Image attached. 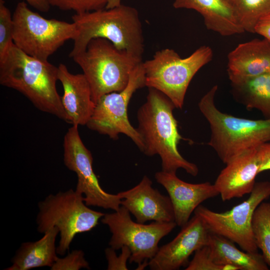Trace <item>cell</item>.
Segmentation results:
<instances>
[{
  "label": "cell",
  "instance_id": "30",
  "mask_svg": "<svg viewBox=\"0 0 270 270\" xmlns=\"http://www.w3.org/2000/svg\"><path fill=\"white\" fill-rule=\"evenodd\" d=\"M260 166L258 174L270 170V142L264 143L257 148Z\"/></svg>",
  "mask_w": 270,
  "mask_h": 270
},
{
  "label": "cell",
  "instance_id": "12",
  "mask_svg": "<svg viewBox=\"0 0 270 270\" xmlns=\"http://www.w3.org/2000/svg\"><path fill=\"white\" fill-rule=\"evenodd\" d=\"M78 126L72 125L64 140V162L78 178L76 190L82 194L88 206L100 207L114 211L119 209L122 199L117 194L104 191L92 168L93 158L80 136Z\"/></svg>",
  "mask_w": 270,
  "mask_h": 270
},
{
  "label": "cell",
  "instance_id": "5",
  "mask_svg": "<svg viewBox=\"0 0 270 270\" xmlns=\"http://www.w3.org/2000/svg\"><path fill=\"white\" fill-rule=\"evenodd\" d=\"M82 68L95 104L104 94L124 88L142 57L117 48L102 38L92 40L85 50L72 58Z\"/></svg>",
  "mask_w": 270,
  "mask_h": 270
},
{
  "label": "cell",
  "instance_id": "3",
  "mask_svg": "<svg viewBox=\"0 0 270 270\" xmlns=\"http://www.w3.org/2000/svg\"><path fill=\"white\" fill-rule=\"evenodd\" d=\"M77 34L70 56L83 52L92 39L102 38L110 41L118 50L142 57L144 38L138 10L122 4L81 14L72 17Z\"/></svg>",
  "mask_w": 270,
  "mask_h": 270
},
{
  "label": "cell",
  "instance_id": "1",
  "mask_svg": "<svg viewBox=\"0 0 270 270\" xmlns=\"http://www.w3.org/2000/svg\"><path fill=\"white\" fill-rule=\"evenodd\" d=\"M176 108L171 100L160 91L148 88L146 102L137 112L136 128L144 146L143 153L149 156L158 154L162 170L176 173L179 168L196 176L197 166L186 160L178 147L183 137L179 133L173 114Z\"/></svg>",
  "mask_w": 270,
  "mask_h": 270
},
{
  "label": "cell",
  "instance_id": "27",
  "mask_svg": "<svg viewBox=\"0 0 270 270\" xmlns=\"http://www.w3.org/2000/svg\"><path fill=\"white\" fill-rule=\"evenodd\" d=\"M108 0H50L51 6L81 14L105 8Z\"/></svg>",
  "mask_w": 270,
  "mask_h": 270
},
{
  "label": "cell",
  "instance_id": "28",
  "mask_svg": "<svg viewBox=\"0 0 270 270\" xmlns=\"http://www.w3.org/2000/svg\"><path fill=\"white\" fill-rule=\"evenodd\" d=\"M81 268L90 270V267L84 258V252L80 250L68 252L66 256L62 258L57 257L50 268L51 270H79Z\"/></svg>",
  "mask_w": 270,
  "mask_h": 270
},
{
  "label": "cell",
  "instance_id": "13",
  "mask_svg": "<svg viewBox=\"0 0 270 270\" xmlns=\"http://www.w3.org/2000/svg\"><path fill=\"white\" fill-rule=\"evenodd\" d=\"M210 234L202 219L194 214L172 241L159 248L148 261L150 269L176 270L188 265L190 255L208 244Z\"/></svg>",
  "mask_w": 270,
  "mask_h": 270
},
{
  "label": "cell",
  "instance_id": "14",
  "mask_svg": "<svg viewBox=\"0 0 270 270\" xmlns=\"http://www.w3.org/2000/svg\"><path fill=\"white\" fill-rule=\"evenodd\" d=\"M156 182L167 191L172 202L177 226H183L192 214L204 201L219 195L210 182L190 184L179 178L175 172L161 170L155 174Z\"/></svg>",
  "mask_w": 270,
  "mask_h": 270
},
{
  "label": "cell",
  "instance_id": "9",
  "mask_svg": "<svg viewBox=\"0 0 270 270\" xmlns=\"http://www.w3.org/2000/svg\"><path fill=\"white\" fill-rule=\"evenodd\" d=\"M101 222L112 234L110 247L118 250L127 246L131 252L129 262L138 265L155 256L160 240L177 226L175 222H154L148 224L134 222L128 210L122 205L114 212L104 214Z\"/></svg>",
  "mask_w": 270,
  "mask_h": 270
},
{
  "label": "cell",
  "instance_id": "23",
  "mask_svg": "<svg viewBox=\"0 0 270 270\" xmlns=\"http://www.w3.org/2000/svg\"><path fill=\"white\" fill-rule=\"evenodd\" d=\"M252 229L257 247L270 266V202H262L256 208L253 216Z\"/></svg>",
  "mask_w": 270,
  "mask_h": 270
},
{
  "label": "cell",
  "instance_id": "26",
  "mask_svg": "<svg viewBox=\"0 0 270 270\" xmlns=\"http://www.w3.org/2000/svg\"><path fill=\"white\" fill-rule=\"evenodd\" d=\"M186 270H238L231 265L216 264L211 255L208 245L202 246L194 252V255L188 262Z\"/></svg>",
  "mask_w": 270,
  "mask_h": 270
},
{
  "label": "cell",
  "instance_id": "22",
  "mask_svg": "<svg viewBox=\"0 0 270 270\" xmlns=\"http://www.w3.org/2000/svg\"><path fill=\"white\" fill-rule=\"evenodd\" d=\"M232 94L248 109L256 108L270 118V73L230 80Z\"/></svg>",
  "mask_w": 270,
  "mask_h": 270
},
{
  "label": "cell",
  "instance_id": "31",
  "mask_svg": "<svg viewBox=\"0 0 270 270\" xmlns=\"http://www.w3.org/2000/svg\"><path fill=\"white\" fill-rule=\"evenodd\" d=\"M254 33L270 42V12L258 20L254 28Z\"/></svg>",
  "mask_w": 270,
  "mask_h": 270
},
{
  "label": "cell",
  "instance_id": "29",
  "mask_svg": "<svg viewBox=\"0 0 270 270\" xmlns=\"http://www.w3.org/2000/svg\"><path fill=\"white\" fill-rule=\"evenodd\" d=\"M122 252L118 256L115 250L112 248L105 249L104 252L108 262V270H128L126 262L131 256L130 250L126 246L121 248Z\"/></svg>",
  "mask_w": 270,
  "mask_h": 270
},
{
  "label": "cell",
  "instance_id": "20",
  "mask_svg": "<svg viewBox=\"0 0 270 270\" xmlns=\"http://www.w3.org/2000/svg\"><path fill=\"white\" fill-rule=\"evenodd\" d=\"M59 230L52 227L35 242H23L12 259L6 270H28L36 268H51L56 258V242Z\"/></svg>",
  "mask_w": 270,
  "mask_h": 270
},
{
  "label": "cell",
  "instance_id": "18",
  "mask_svg": "<svg viewBox=\"0 0 270 270\" xmlns=\"http://www.w3.org/2000/svg\"><path fill=\"white\" fill-rule=\"evenodd\" d=\"M230 80L256 76L270 71V42L254 39L239 44L228 56Z\"/></svg>",
  "mask_w": 270,
  "mask_h": 270
},
{
  "label": "cell",
  "instance_id": "4",
  "mask_svg": "<svg viewBox=\"0 0 270 270\" xmlns=\"http://www.w3.org/2000/svg\"><path fill=\"white\" fill-rule=\"evenodd\" d=\"M217 90L218 86H213L198 105L210 126L208 144L226 164L242 152L270 141V118L254 120L222 112L214 104Z\"/></svg>",
  "mask_w": 270,
  "mask_h": 270
},
{
  "label": "cell",
  "instance_id": "8",
  "mask_svg": "<svg viewBox=\"0 0 270 270\" xmlns=\"http://www.w3.org/2000/svg\"><path fill=\"white\" fill-rule=\"evenodd\" d=\"M14 45L34 58L48 60L64 42L77 34L75 24L56 19H47L18 2L12 14Z\"/></svg>",
  "mask_w": 270,
  "mask_h": 270
},
{
  "label": "cell",
  "instance_id": "35",
  "mask_svg": "<svg viewBox=\"0 0 270 270\" xmlns=\"http://www.w3.org/2000/svg\"><path fill=\"white\" fill-rule=\"evenodd\" d=\"M269 72L270 73V72Z\"/></svg>",
  "mask_w": 270,
  "mask_h": 270
},
{
  "label": "cell",
  "instance_id": "25",
  "mask_svg": "<svg viewBox=\"0 0 270 270\" xmlns=\"http://www.w3.org/2000/svg\"><path fill=\"white\" fill-rule=\"evenodd\" d=\"M14 24L12 15L6 6L4 0H0V58L14 44Z\"/></svg>",
  "mask_w": 270,
  "mask_h": 270
},
{
  "label": "cell",
  "instance_id": "15",
  "mask_svg": "<svg viewBox=\"0 0 270 270\" xmlns=\"http://www.w3.org/2000/svg\"><path fill=\"white\" fill-rule=\"evenodd\" d=\"M152 184L150 178L144 176L134 188L118 192L122 199L121 205L126 208L140 223L150 220L174 222L173 206L169 196L161 194L152 188Z\"/></svg>",
  "mask_w": 270,
  "mask_h": 270
},
{
  "label": "cell",
  "instance_id": "2",
  "mask_svg": "<svg viewBox=\"0 0 270 270\" xmlns=\"http://www.w3.org/2000/svg\"><path fill=\"white\" fill-rule=\"evenodd\" d=\"M58 67L24 52L14 44L0 58V84L16 90L40 110L68 122L56 86Z\"/></svg>",
  "mask_w": 270,
  "mask_h": 270
},
{
  "label": "cell",
  "instance_id": "19",
  "mask_svg": "<svg viewBox=\"0 0 270 270\" xmlns=\"http://www.w3.org/2000/svg\"><path fill=\"white\" fill-rule=\"evenodd\" d=\"M173 6L196 10L202 16L208 30L222 36L244 32L234 5L228 0H174Z\"/></svg>",
  "mask_w": 270,
  "mask_h": 270
},
{
  "label": "cell",
  "instance_id": "33",
  "mask_svg": "<svg viewBox=\"0 0 270 270\" xmlns=\"http://www.w3.org/2000/svg\"><path fill=\"white\" fill-rule=\"evenodd\" d=\"M121 4V0H108L106 8H110Z\"/></svg>",
  "mask_w": 270,
  "mask_h": 270
},
{
  "label": "cell",
  "instance_id": "21",
  "mask_svg": "<svg viewBox=\"0 0 270 270\" xmlns=\"http://www.w3.org/2000/svg\"><path fill=\"white\" fill-rule=\"evenodd\" d=\"M212 256L220 265H231L238 270H268L262 254L242 251L227 238L210 232L209 242Z\"/></svg>",
  "mask_w": 270,
  "mask_h": 270
},
{
  "label": "cell",
  "instance_id": "10",
  "mask_svg": "<svg viewBox=\"0 0 270 270\" xmlns=\"http://www.w3.org/2000/svg\"><path fill=\"white\" fill-rule=\"evenodd\" d=\"M270 196V182H256L249 197L224 212H216L200 205L194 211L204 220L209 231L238 244L244 251L258 252L252 229L254 211Z\"/></svg>",
  "mask_w": 270,
  "mask_h": 270
},
{
  "label": "cell",
  "instance_id": "34",
  "mask_svg": "<svg viewBox=\"0 0 270 270\" xmlns=\"http://www.w3.org/2000/svg\"><path fill=\"white\" fill-rule=\"evenodd\" d=\"M229 2H230L231 3H232L233 4L236 1V0H228Z\"/></svg>",
  "mask_w": 270,
  "mask_h": 270
},
{
  "label": "cell",
  "instance_id": "16",
  "mask_svg": "<svg viewBox=\"0 0 270 270\" xmlns=\"http://www.w3.org/2000/svg\"><path fill=\"white\" fill-rule=\"evenodd\" d=\"M226 164L214 184L222 200L250 194L260 166L257 148L242 152Z\"/></svg>",
  "mask_w": 270,
  "mask_h": 270
},
{
  "label": "cell",
  "instance_id": "7",
  "mask_svg": "<svg viewBox=\"0 0 270 270\" xmlns=\"http://www.w3.org/2000/svg\"><path fill=\"white\" fill-rule=\"evenodd\" d=\"M212 48L201 46L182 58L174 50L164 48L143 62L146 86L168 97L177 108H182L189 84L196 73L212 58Z\"/></svg>",
  "mask_w": 270,
  "mask_h": 270
},
{
  "label": "cell",
  "instance_id": "32",
  "mask_svg": "<svg viewBox=\"0 0 270 270\" xmlns=\"http://www.w3.org/2000/svg\"><path fill=\"white\" fill-rule=\"evenodd\" d=\"M32 8L41 12H47L51 6L50 0H23Z\"/></svg>",
  "mask_w": 270,
  "mask_h": 270
},
{
  "label": "cell",
  "instance_id": "6",
  "mask_svg": "<svg viewBox=\"0 0 270 270\" xmlns=\"http://www.w3.org/2000/svg\"><path fill=\"white\" fill-rule=\"evenodd\" d=\"M36 222L38 232L44 234L52 227L59 230L57 254L64 256L78 234L91 230L104 214L89 208L82 194L70 189L50 194L38 204Z\"/></svg>",
  "mask_w": 270,
  "mask_h": 270
},
{
  "label": "cell",
  "instance_id": "17",
  "mask_svg": "<svg viewBox=\"0 0 270 270\" xmlns=\"http://www.w3.org/2000/svg\"><path fill=\"white\" fill-rule=\"evenodd\" d=\"M58 67V80L64 90L62 103L68 122L78 126L86 125L96 106L89 84L83 74H72L63 64Z\"/></svg>",
  "mask_w": 270,
  "mask_h": 270
},
{
  "label": "cell",
  "instance_id": "24",
  "mask_svg": "<svg viewBox=\"0 0 270 270\" xmlns=\"http://www.w3.org/2000/svg\"><path fill=\"white\" fill-rule=\"evenodd\" d=\"M244 32L254 33L258 20L270 12V0H236L234 4Z\"/></svg>",
  "mask_w": 270,
  "mask_h": 270
},
{
  "label": "cell",
  "instance_id": "11",
  "mask_svg": "<svg viewBox=\"0 0 270 270\" xmlns=\"http://www.w3.org/2000/svg\"><path fill=\"white\" fill-rule=\"evenodd\" d=\"M146 86L143 62L132 72L128 84L122 90L102 96L96 104L92 116L86 126L100 134L116 140L120 134L130 138L140 150L144 148L138 130L130 123L128 108L134 94Z\"/></svg>",
  "mask_w": 270,
  "mask_h": 270
}]
</instances>
